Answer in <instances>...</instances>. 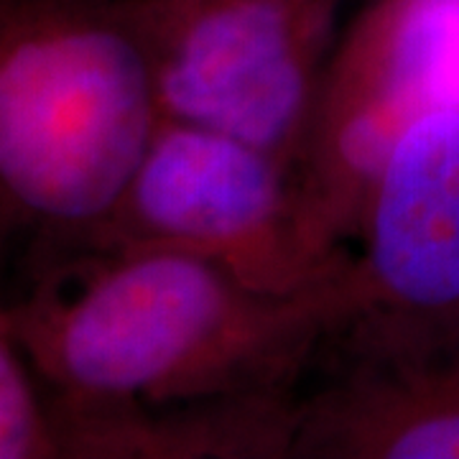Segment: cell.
I'll use <instances>...</instances> for the list:
<instances>
[{
	"label": "cell",
	"instance_id": "6da1fadb",
	"mask_svg": "<svg viewBox=\"0 0 459 459\" xmlns=\"http://www.w3.org/2000/svg\"><path fill=\"white\" fill-rule=\"evenodd\" d=\"M51 416L289 394L350 322L347 258L294 294L177 250H66L11 304Z\"/></svg>",
	"mask_w": 459,
	"mask_h": 459
},
{
	"label": "cell",
	"instance_id": "7a4b0ae2",
	"mask_svg": "<svg viewBox=\"0 0 459 459\" xmlns=\"http://www.w3.org/2000/svg\"><path fill=\"white\" fill-rule=\"evenodd\" d=\"M156 123L126 0H0V240L82 247Z\"/></svg>",
	"mask_w": 459,
	"mask_h": 459
},
{
	"label": "cell",
	"instance_id": "3957f363",
	"mask_svg": "<svg viewBox=\"0 0 459 459\" xmlns=\"http://www.w3.org/2000/svg\"><path fill=\"white\" fill-rule=\"evenodd\" d=\"M77 250H177L268 294L301 291L347 258L316 240L294 166L169 117H159L108 220Z\"/></svg>",
	"mask_w": 459,
	"mask_h": 459
},
{
	"label": "cell",
	"instance_id": "277c9868",
	"mask_svg": "<svg viewBox=\"0 0 459 459\" xmlns=\"http://www.w3.org/2000/svg\"><path fill=\"white\" fill-rule=\"evenodd\" d=\"M344 0H126L159 117L228 133L294 166Z\"/></svg>",
	"mask_w": 459,
	"mask_h": 459
},
{
	"label": "cell",
	"instance_id": "5b68a950",
	"mask_svg": "<svg viewBox=\"0 0 459 459\" xmlns=\"http://www.w3.org/2000/svg\"><path fill=\"white\" fill-rule=\"evenodd\" d=\"M459 108V0H373L334 44L299 179L316 228L344 243L398 133Z\"/></svg>",
	"mask_w": 459,
	"mask_h": 459
},
{
	"label": "cell",
	"instance_id": "8992f818",
	"mask_svg": "<svg viewBox=\"0 0 459 459\" xmlns=\"http://www.w3.org/2000/svg\"><path fill=\"white\" fill-rule=\"evenodd\" d=\"M347 258L350 322L370 360L459 342V108L416 115L388 151Z\"/></svg>",
	"mask_w": 459,
	"mask_h": 459
},
{
	"label": "cell",
	"instance_id": "52a82bcc",
	"mask_svg": "<svg viewBox=\"0 0 459 459\" xmlns=\"http://www.w3.org/2000/svg\"><path fill=\"white\" fill-rule=\"evenodd\" d=\"M294 457L459 459V352L368 360L301 401Z\"/></svg>",
	"mask_w": 459,
	"mask_h": 459
},
{
	"label": "cell",
	"instance_id": "ba28073f",
	"mask_svg": "<svg viewBox=\"0 0 459 459\" xmlns=\"http://www.w3.org/2000/svg\"><path fill=\"white\" fill-rule=\"evenodd\" d=\"M299 406L289 394L214 398L184 406H128L56 419L62 457H294Z\"/></svg>",
	"mask_w": 459,
	"mask_h": 459
},
{
	"label": "cell",
	"instance_id": "9c48e42d",
	"mask_svg": "<svg viewBox=\"0 0 459 459\" xmlns=\"http://www.w3.org/2000/svg\"><path fill=\"white\" fill-rule=\"evenodd\" d=\"M62 457L47 394L18 340L11 304L0 299V459Z\"/></svg>",
	"mask_w": 459,
	"mask_h": 459
}]
</instances>
